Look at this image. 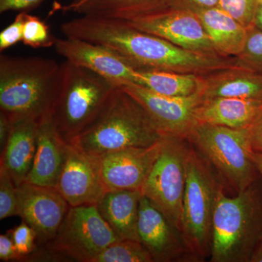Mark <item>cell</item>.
<instances>
[{"mask_svg":"<svg viewBox=\"0 0 262 262\" xmlns=\"http://www.w3.org/2000/svg\"><path fill=\"white\" fill-rule=\"evenodd\" d=\"M252 158L254 161L255 165L258 173H259L260 177L262 178V152H256V151H253Z\"/></svg>","mask_w":262,"mask_h":262,"instance_id":"74e56055","label":"cell"},{"mask_svg":"<svg viewBox=\"0 0 262 262\" xmlns=\"http://www.w3.org/2000/svg\"><path fill=\"white\" fill-rule=\"evenodd\" d=\"M57 39L51 34L49 26L44 20L26 13L22 39L25 46L35 49L54 47Z\"/></svg>","mask_w":262,"mask_h":262,"instance_id":"484cf974","label":"cell"},{"mask_svg":"<svg viewBox=\"0 0 262 262\" xmlns=\"http://www.w3.org/2000/svg\"><path fill=\"white\" fill-rule=\"evenodd\" d=\"M117 87L96 72L65 61L51 120L67 142L83 133L99 116Z\"/></svg>","mask_w":262,"mask_h":262,"instance_id":"5b68a950","label":"cell"},{"mask_svg":"<svg viewBox=\"0 0 262 262\" xmlns=\"http://www.w3.org/2000/svg\"><path fill=\"white\" fill-rule=\"evenodd\" d=\"M136 84L162 96L187 97L201 93L203 81L202 75L136 70Z\"/></svg>","mask_w":262,"mask_h":262,"instance_id":"cb8c5ba5","label":"cell"},{"mask_svg":"<svg viewBox=\"0 0 262 262\" xmlns=\"http://www.w3.org/2000/svg\"><path fill=\"white\" fill-rule=\"evenodd\" d=\"M219 0H169V5L175 8L196 13L200 10L217 8Z\"/></svg>","mask_w":262,"mask_h":262,"instance_id":"d6a6232c","label":"cell"},{"mask_svg":"<svg viewBox=\"0 0 262 262\" xmlns=\"http://www.w3.org/2000/svg\"><path fill=\"white\" fill-rule=\"evenodd\" d=\"M120 241L96 204L70 207L54 238L44 246L53 258L93 262L103 249Z\"/></svg>","mask_w":262,"mask_h":262,"instance_id":"9c48e42d","label":"cell"},{"mask_svg":"<svg viewBox=\"0 0 262 262\" xmlns=\"http://www.w3.org/2000/svg\"><path fill=\"white\" fill-rule=\"evenodd\" d=\"M93 262H153V259L139 241L120 239L103 249Z\"/></svg>","mask_w":262,"mask_h":262,"instance_id":"d4e9b609","label":"cell"},{"mask_svg":"<svg viewBox=\"0 0 262 262\" xmlns=\"http://www.w3.org/2000/svg\"><path fill=\"white\" fill-rule=\"evenodd\" d=\"M18 215L16 185L6 169L0 165V220Z\"/></svg>","mask_w":262,"mask_h":262,"instance_id":"f1b7e54d","label":"cell"},{"mask_svg":"<svg viewBox=\"0 0 262 262\" xmlns=\"http://www.w3.org/2000/svg\"><path fill=\"white\" fill-rule=\"evenodd\" d=\"M187 140L236 192L259 178L252 158L250 127L236 129L196 123Z\"/></svg>","mask_w":262,"mask_h":262,"instance_id":"8992f818","label":"cell"},{"mask_svg":"<svg viewBox=\"0 0 262 262\" xmlns=\"http://www.w3.org/2000/svg\"><path fill=\"white\" fill-rule=\"evenodd\" d=\"M262 239V189L258 180L235 196L221 187L212 223V262H250Z\"/></svg>","mask_w":262,"mask_h":262,"instance_id":"277c9868","label":"cell"},{"mask_svg":"<svg viewBox=\"0 0 262 262\" xmlns=\"http://www.w3.org/2000/svg\"><path fill=\"white\" fill-rule=\"evenodd\" d=\"M122 88L144 108L163 136L187 139L198 123L196 110L203 100L201 93L187 97H171L136 84Z\"/></svg>","mask_w":262,"mask_h":262,"instance_id":"8fae6325","label":"cell"},{"mask_svg":"<svg viewBox=\"0 0 262 262\" xmlns=\"http://www.w3.org/2000/svg\"><path fill=\"white\" fill-rule=\"evenodd\" d=\"M260 3H261V4H262V0H260Z\"/></svg>","mask_w":262,"mask_h":262,"instance_id":"ab89813d","label":"cell"},{"mask_svg":"<svg viewBox=\"0 0 262 262\" xmlns=\"http://www.w3.org/2000/svg\"><path fill=\"white\" fill-rule=\"evenodd\" d=\"M61 30L67 37L110 48L137 70L206 75L237 67L235 58H214L187 51L134 28L125 20L81 15L62 24Z\"/></svg>","mask_w":262,"mask_h":262,"instance_id":"6da1fadb","label":"cell"},{"mask_svg":"<svg viewBox=\"0 0 262 262\" xmlns=\"http://www.w3.org/2000/svg\"><path fill=\"white\" fill-rule=\"evenodd\" d=\"M189 148L187 139L164 136L159 156L141 190L182 233Z\"/></svg>","mask_w":262,"mask_h":262,"instance_id":"ba28073f","label":"cell"},{"mask_svg":"<svg viewBox=\"0 0 262 262\" xmlns=\"http://www.w3.org/2000/svg\"><path fill=\"white\" fill-rule=\"evenodd\" d=\"M250 262H262V239L255 248Z\"/></svg>","mask_w":262,"mask_h":262,"instance_id":"8d00e7d4","label":"cell"},{"mask_svg":"<svg viewBox=\"0 0 262 262\" xmlns=\"http://www.w3.org/2000/svg\"><path fill=\"white\" fill-rule=\"evenodd\" d=\"M138 237L155 262L178 261L192 255L185 238L166 215L145 196L141 198Z\"/></svg>","mask_w":262,"mask_h":262,"instance_id":"4fadbf2b","label":"cell"},{"mask_svg":"<svg viewBox=\"0 0 262 262\" xmlns=\"http://www.w3.org/2000/svg\"><path fill=\"white\" fill-rule=\"evenodd\" d=\"M250 131L253 151L262 152V110L250 127Z\"/></svg>","mask_w":262,"mask_h":262,"instance_id":"e575fe53","label":"cell"},{"mask_svg":"<svg viewBox=\"0 0 262 262\" xmlns=\"http://www.w3.org/2000/svg\"><path fill=\"white\" fill-rule=\"evenodd\" d=\"M46 0H0V13L27 12L37 8Z\"/></svg>","mask_w":262,"mask_h":262,"instance_id":"1f68e13d","label":"cell"},{"mask_svg":"<svg viewBox=\"0 0 262 262\" xmlns=\"http://www.w3.org/2000/svg\"><path fill=\"white\" fill-rule=\"evenodd\" d=\"M13 127V122L5 113L0 112V147L1 151L4 149L7 141L9 139Z\"/></svg>","mask_w":262,"mask_h":262,"instance_id":"d590c367","label":"cell"},{"mask_svg":"<svg viewBox=\"0 0 262 262\" xmlns=\"http://www.w3.org/2000/svg\"><path fill=\"white\" fill-rule=\"evenodd\" d=\"M222 187L211 165L189 144L182 233L195 257L204 258L211 254L213 211Z\"/></svg>","mask_w":262,"mask_h":262,"instance_id":"52a82bcc","label":"cell"},{"mask_svg":"<svg viewBox=\"0 0 262 262\" xmlns=\"http://www.w3.org/2000/svg\"><path fill=\"white\" fill-rule=\"evenodd\" d=\"M0 261H21V257L17 252L13 239L8 232L0 235Z\"/></svg>","mask_w":262,"mask_h":262,"instance_id":"836d02e7","label":"cell"},{"mask_svg":"<svg viewBox=\"0 0 262 262\" xmlns=\"http://www.w3.org/2000/svg\"><path fill=\"white\" fill-rule=\"evenodd\" d=\"M38 123L33 119L13 122L9 139L1 151L0 165L6 169L16 186L25 182L32 168L37 148Z\"/></svg>","mask_w":262,"mask_h":262,"instance_id":"d6986e66","label":"cell"},{"mask_svg":"<svg viewBox=\"0 0 262 262\" xmlns=\"http://www.w3.org/2000/svg\"><path fill=\"white\" fill-rule=\"evenodd\" d=\"M131 27L162 38L203 56L221 57L198 15L190 10L169 6L150 14L125 20Z\"/></svg>","mask_w":262,"mask_h":262,"instance_id":"30bf717a","label":"cell"},{"mask_svg":"<svg viewBox=\"0 0 262 262\" xmlns=\"http://www.w3.org/2000/svg\"><path fill=\"white\" fill-rule=\"evenodd\" d=\"M27 12H19L15 20L0 33V51L3 53L23 39L24 20Z\"/></svg>","mask_w":262,"mask_h":262,"instance_id":"4dcf8cb0","label":"cell"},{"mask_svg":"<svg viewBox=\"0 0 262 262\" xmlns=\"http://www.w3.org/2000/svg\"><path fill=\"white\" fill-rule=\"evenodd\" d=\"M260 0H219L218 8L247 29L254 27V20Z\"/></svg>","mask_w":262,"mask_h":262,"instance_id":"83f0119b","label":"cell"},{"mask_svg":"<svg viewBox=\"0 0 262 262\" xmlns=\"http://www.w3.org/2000/svg\"><path fill=\"white\" fill-rule=\"evenodd\" d=\"M17 252L23 259H27V256L32 255L36 251V241L37 234L26 222H22L18 227L8 231Z\"/></svg>","mask_w":262,"mask_h":262,"instance_id":"f546056e","label":"cell"},{"mask_svg":"<svg viewBox=\"0 0 262 262\" xmlns=\"http://www.w3.org/2000/svg\"><path fill=\"white\" fill-rule=\"evenodd\" d=\"M203 98H262V75L239 67L202 75Z\"/></svg>","mask_w":262,"mask_h":262,"instance_id":"44dd1931","label":"cell"},{"mask_svg":"<svg viewBox=\"0 0 262 262\" xmlns=\"http://www.w3.org/2000/svg\"><path fill=\"white\" fill-rule=\"evenodd\" d=\"M162 144L163 139L150 146L127 148L98 158L106 191H141L159 156Z\"/></svg>","mask_w":262,"mask_h":262,"instance_id":"5bb4252c","label":"cell"},{"mask_svg":"<svg viewBox=\"0 0 262 262\" xmlns=\"http://www.w3.org/2000/svg\"><path fill=\"white\" fill-rule=\"evenodd\" d=\"M19 216L37 234L46 246L54 238L70 206L55 187L24 182L16 186Z\"/></svg>","mask_w":262,"mask_h":262,"instance_id":"7c38bea8","label":"cell"},{"mask_svg":"<svg viewBox=\"0 0 262 262\" xmlns=\"http://www.w3.org/2000/svg\"><path fill=\"white\" fill-rule=\"evenodd\" d=\"M169 5V0H72L58 10L80 15L130 20Z\"/></svg>","mask_w":262,"mask_h":262,"instance_id":"7402d4cb","label":"cell"},{"mask_svg":"<svg viewBox=\"0 0 262 262\" xmlns=\"http://www.w3.org/2000/svg\"><path fill=\"white\" fill-rule=\"evenodd\" d=\"M236 65L262 75V31L248 29L244 51L235 57Z\"/></svg>","mask_w":262,"mask_h":262,"instance_id":"4316f807","label":"cell"},{"mask_svg":"<svg viewBox=\"0 0 262 262\" xmlns=\"http://www.w3.org/2000/svg\"><path fill=\"white\" fill-rule=\"evenodd\" d=\"M56 189L70 207L96 204L106 192L98 158L70 144Z\"/></svg>","mask_w":262,"mask_h":262,"instance_id":"9a60e30c","label":"cell"},{"mask_svg":"<svg viewBox=\"0 0 262 262\" xmlns=\"http://www.w3.org/2000/svg\"><path fill=\"white\" fill-rule=\"evenodd\" d=\"M194 13L221 57L235 58L244 51L248 29L228 13L218 7Z\"/></svg>","mask_w":262,"mask_h":262,"instance_id":"603a6c76","label":"cell"},{"mask_svg":"<svg viewBox=\"0 0 262 262\" xmlns=\"http://www.w3.org/2000/svg\"><path fill=\"white\" fill-rule=\"evenodd\" d=\"M163 136L139 103L117 87L92 125L70 144L100 158L127 148L153 145Z\"/></svg>","mask_w":262,"mask_h":262,"instance_id":"3957f363","label":"cell"},{"mask_svg":"<svg viewBox=\"0 0 262 262\" xmlns=\"http://www.w3.org/2000/svg\"><path fill=\"white\" fill-rule=\"evenodd\" d=\"M54 48L66 61L93 71L117 85L136 84V69L110 48L71 37L57 39Z\"/></svg>","mask_w":262,"mask_h":262,"instance_id":"2e32d148","label":"cell"},{"mask_svg":"<svg viewBox=\"0 0 262 262\" xmlns=\"http://www.w3.org/2000/svg\"><path fill=\"white\" fill-rule=\"evenodd\" d=\"M61 64L40 57L0 56V112L12 122L51 116Z\"/></svg>","mask_w":262,"mask_h":262,"instance_id":"7a4b0ae2","label":"cell"},{"mask_svg":"<svg viewBox=\"0 0 262 262\" xmlns=\"http://www.w3.org/2000/svg\"><path fill=\"white\" fill-rule=\"evenodd\" d=\"M70 144L58 134L51 116L38 123L37 148L32 168L25 182L56 188L68 154Z\"/></svg>","mask_w":262,"mask_h":262,"instance_id":"e0dca14e","label":"cell"},{"mask_svg":"<svg viewBox=\"0 0 262 262\" xmlns=\"http://www.w3.org/2000/svg\"><path fill=\"white\" fill-rule=\"evenodd\" d=\"M261 110L262 98H203L196 110V120L198 123L246 128L252 125Z\"/></svg>","mask_w":262,"mask_h":262,"instance_id":"ac0fdd59","label":"cell"},{"mask_svg":"<svg viewBox=\"0 0 262 262\" xmlns=\"http://www.w3.org/2000/svg\"><path fill=\"white\" fill-rule=\"evenodd\" d=\"M139 190H108L96 203L98 211L120 239L139 241Z\"/></svg>","mask_w":262,"mask_h":262,"instance_id":"ffe728a7","label":"cell"},{"mask_svg":"<svg viewBox=\"0 0 262 262\" xmlns=\"http://www.w3.org/2000/svg\"><path fill=\"white\" fill-rule=\"evenodd\" d=\"M254 28L262 31V4L258 7L257 13L254 20Z\"/></svg>","mask_w":262,"mask_h":262,"instance_id":"f35d334b","label":"cell"}]
</instances>
